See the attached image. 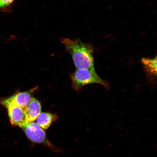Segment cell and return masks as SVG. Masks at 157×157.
<instances>
[{
    "instance_id": "8992f818",
    "label": "cell",
    "mask_w": 157,
    "mask_h": 157,
    "mask_svg": "<svg viewBox=\"0 0 157 157\" xmlns=\"http://www.w3.org/2000/svg\"><path fill=\"white\" fill-rule=\"evenodd\" d=\"M24 109L26 123L34 121L40 113V104L38 100L32 98Z\"/></svg>"
},
{
    "instance_id": "52a82bcc",
    "label": "cell",
    "mask_w": 157,
    "mask_h": 157,
    "mask_svg": "<svg viewBox=\"0 0 157 157\" xmlns=\"http://www.w3.org/2000/svg\"><path fill=\"white\" fill-rule=\"evenodd\" d=\"M57 119L56 115L52 114L42 113H40L36 119L37 123L42 128L48 129L52 122Z\"/></svg>"
},
{
    "instance_id": "277c9868",
    "label": "cell",
    "mask_w": 157,
    "mask_h": 157,
    "mask_svg": "<svg viewBox=\"0 0 157 157\" xmlns=\"http://www.w3.org/2000/svg\"><path fill=\"white\" fill-rule=\"evenodd\" d=\"M5 107L7 109L12 125L21 128L27 123L24 109L13 105H7Z\"/></svg>"
},
{
    "instance_id": "7a4b0ae2",
    "label": "cell",
    "mask_w": 157,
    "mask_h": 157,
    "mask_svg": "<svg viewBox=\"0 0 157 157\" xmlns=\"http://www.w3.org/2000/svg\"><path fill=\"white\" fill-rule=\"evenodd\" d=\"M73 87L76 91H80L84 86L93 83L101 84L105 88H109V83L99 77L95 70L77 69L71 75Z\"/></svg>"
},
{
    "instance_id": "ba28073f",
    "label": "cell",
    "mask_w": 157,
    "mask_h": 157,
    "mask_svg": "<svg viewBox=\"0 0 157 157\" xmlns=\"http://www.w3.org/2000/svg\"><path fill=\"white\" fill-rule=\"evenodd\" d=\"M145 70L149 76L156 77L157 58L152 59L143 58L141 60Z\"/></svg>"
},
{
    "instance_id": "9c48e42d",
    "label": "cell",
    "mask_w": 157,
    "mask_h": 157,
    "mask_svg": "<svg viewBox=\"0 0 157 157\" xmlns=\"http://www.w3.org/2000/svg\"><path fill=\"white\" fill-rule=\"evenodd\" d=\"M15 0H0V9L10 5Z\"/></svg>"
},
{
    "instance_id": "5b68a950",
    "label": "cell",
    "mask_w": 157,
    "mask_h": 157,
    "mask_svg": "<svg viewBox=\"0 0 157 157\" xmlns=\"http://www.w3.org/2000/svg\"><path fill=\"white\" fill-rule=\"evenodd\" d=\"M32 98L31 93L29 92H22L2 100L1 103L4 106L7 105H13L25 109Z\"/></svg>"
},
{
    "instance_id": "6da1fadb",
    "label": "cell",
    "mask_w": 157,
    "mask_h": 157,
    "mask_svg": "<svg viewBox=\"0 0 157 157\" xmlns=\"http://www.w3.org/2000/svg\"><path fill=\"white\" fill-rule=\"evenodd\" d=\"M61 41L71 55L76 68L95 70L93 45L82 42L79 39L72 40L63 38Z\"/></svg>"
},
{
    "instance_id": "3957f363",
    "label": "cell",
    "mask_w": 157,
    "mask_h": 157,
    "mask_svg": "<svg viewBox=\"0 0 157 157\" xmlns=\"http://www.w3.org/2000/svg\"><path fill=\"white\" fill-rule=\"evenodd\" d=\"M21 128L24 130L27 137L33 142L47 143L46 133L38 123L33 121L27 123Z\"/></svg>"
}]
</instances>
